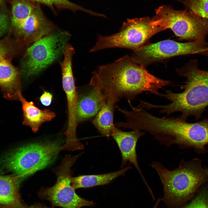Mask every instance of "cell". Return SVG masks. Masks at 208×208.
I'll return each instance as SVG.
<instances>
[{"label": "cell", "mask_w": 208, "mask_h": 208, "mask_svg": "<svg viewBox=\"0 0 208 208\" xmlns=\"http://www.w3.org/2000/svg\"><path fill=\"white\" fill-rule=\"evenodd\" d=\"M92 75V87L100 90L106 101L115 104L123 98L130 102L144 92L160 96L159 89L170 82L152 75L128 55L99 66Z\"/></svg>", "instance_id": "6da1fadb"}, {"label": "cell", "mask_w": 208, "mask_h": 208, "mask_svg": "<svg viewBox=\"0 0 208 208\" xmlns=\"http://www.w3.org/2000/svg\"><path fill=\"white\" fill-rule=\"evenodd\" d=\"M176 71L179 75L186 79L185 84L181 87L184 91L175 93L166 90L165 93L161 94L160 96L171 103L164 105L153 104L152 107L160 109V113H165L167 116L181 112V114L177 117L183 120H186L191 116L198 119L208 106V71L199 68L198 61L195 59L190 60Z\"/></svg>", "instance_id": "7a4b0ae2"}, {"label": "cell", "mask_w": 208, "mask_h": 208, "mask_svg": "<svg viewBox=\"0 0 208 208\" xmlns=\"http://www.w3.org/2000/svg\"><path fill=\"white\" fill-rule=\"evenodd\" d=\"M151 165L163 184L165 201L172 206L180 205L188 200L206 180L205 171L192 163L182 161L172 170L159 162H153Z\"/></svg>", "instance_id": "3957f363"}, {"label": "cell", "mask_w": 208, "mask_h": 208, "mask_svg": "<svg viewBox=\"0 0 208 208\" xmlns=\"http://www.w3.org/2000/svg\"><path fill=\"white\" fill-rule=\"evenodd\" d=\"M62 142L57 140L24 145L6 158L5 166L19 178L28 177L53 163L60 151Z\"/></svg>", "instance_id": "277c9868"}, {"label": "cell", "mask_w": 208, "mask_h": 208, "mask_svg": "<svg viewBox=\"0 0 208 208\" xmlns=\"http://www.w3.org/2000/svg\"><path fill=\"white\" fill-rule=\"evenodd\" d=\"M154 16L127 19L118 32L108 36L98 35L95 44L90 50L93 52L110 48H122L135 51L147 44L150 39L166 29L152 24Z\"/></svg>", "instance_id": "5b68a950"}, {"label": "cell", "mask_w": 208, "mask_h": 208, "mask_svg": "<svg viewBox=\"0 0 208 208\" xmlns=\"http://www.w3.org/2000/svg\"><path fill=\"white\" fill-rule=\"evenodd\" d=\"M153 25L169 29L180 40L206 42L208 35V20L185 10H176L163 5L155 10Z\"/></svg>", "instance_id": "8992f818"}, {"label": "cell", "mask_w": 208, "mask_h": 208, "mask_svg": "<svg viewBox=\"0 0 208 208\" xmlns=\"http://www.w3.org/2000/svg\"><path fill=\"white\" fill-rule=\"evenodd\" d=\"M70 37L68 32L58 31L32 44L21 62L24 77L27 78L37 75L52 63L63 53Z\"/></svg>", "instance_id": "52a82bcc"}, {"label": "cell", "mask_w": 208, "mask_h": 208, "mask_svg": "<svg viewBox=\"0 0 208 208\" xmlns=\"http://www.w3.org/2000/svg\"><path fill=\"white\" fill-rule=\"evenodd\" d=\"M81 154L73 156L66 155L53 170L57 178L55 184L50 187L42 188L40 191V196L53 206L63 208H81L94 204L92 201L78 196L71 185L72 171L70 168Z\"/></svg>", "instance_id": "ba28073f"}, {"label": "cell", "mask_w": 208, "mask_h": 208, "mask_svg": "<svg viewBox=\"0 0 208 208\" xmlns=\"http://www.w3.org/2000/svg\"><path fill=\"white\" fill-rule=\"evenodd\" d=\"M198 54L208 57V42L182 43L170 40L148 43L134 52L132 59L146 68L151 64L179 55Z\"/></svg>", "instance_id": "9c48e42d"}, {"label": "cell", "mask_w": 208, "mask_h": 208, "mask_svg": "<svg viewBox=\"0 0 208 208\" xmlns=\"http://www.w3.org/2000/svg\"><path fill=\"white\" fill-rule=\"evenodd\" d=\"M40 4L37 3L30 15L14 28L16 33L27 44L51 33L55 26L45 16Z\"/></svg>", "instance_id": "30bf717a"}, {"label": "cell", "mask_w": 208, "mask_h": 208, "mask_svg": "<svg viewBox=\"0 0 208 208\" xmlns=\"http://www.w3.org/2000/svg\"><path fill=\"white\" fill-rule=\"evenodd\" d=\"M63 54L64 59L60 66L62 86L66 96L68 106V123L66 131L69 133L73 134L76 132L78 124L76 121V111L78 95L72 70V59L74 53L71 50L66 49Z\"/></svg>", "instance_id": "8fae6325"}, {"label": "cell", "mask_w": 208, "mask_h": 208, "mask_svg": "<svg viewBox=\"0 0 208 208\" xmlns=\"http://www.w3.org/2000/svg\"><path fill=\"white\" fill-rule=\"evenodd\" d=\"M142 131L134 130L129 132L121 131L115 126L112 130L111 136L117 144L121 152L122 161L121 168H123L129 161L135 167L147 187L148 186L139 165L136 151L138 140L144 135Z\"/></svg>", "instance_id": "7c38bea8"}, {"label": "cell", "mask_w": 208, "mask_h": 208, "mask_svg": "<svg viewBox=\"0 0 208 208\" xmlns=\"http://www.w3.org/2000/svg\"><path fill=\"white\" fill-rule=\"evenodd\" d=\"M106 99L101 90L95 87L78 95L76 111L77 124L95 117L105 104Z\"/></svg>", "instance_id": "4fadbf2b"}, {"label": "cell", "mask_w": 208, "mask_h": 208, "mask_svg": "<svg viewBox=\"0 0 208 208\" xmlns=\"http://www.w3.org/2000/svg\"><path fill=\"white\" fill-rule=\"evenodd\" d=\"M0 60V88L4 97L12 101L18 100L21 92L20 73L8 60Z\"/></svg>", "instance_id": "5bb4252c"}, {"label": "cell", "mask_w": 208, "mask_h": 208, "mask_svg": "<svg viewBox=\"0 0 208 208\" xmlns=\"http://www.w3.org/2000/svg\"><path fill=\"white\" fill-rule=\"evenodd\" d=\"M18 100L22 105L23 124L29 126L34 133L38 131L43 123L52 120L56 116L54 112L46 109L41 110L36 107L33 102L27 101L21 92L19 94Z\"/></svg>", "instance_id": "9a60e30c"}, {"label": "cell", "mask_w": 208, "mask_h": 208, "mask_svg": "<svg viewBox=\"0 0 208 208\" xmlns=\"http://www.w3.org/2000/svg\"><path fill=\"white\" fill-rule=\"evenodd\" d=\"M19 178L0 175V208H24L19 192Z\"/></svg>", "instance_id": "2e32d148"}, {"label": "cell", "mask_w": 208, "mask_h": 208, "mask_svg": "<svg viewBox=\"0 0 208 208\" xmlns=\"http://www.w3.org/2000/svg\"><path fill=\"white\" fill-rule=\"evenodd\" d=\"M131 167L130 166L118 171L106 174L80 175L71 178L72 187L75 190L79 188H87L107 184L120 176L123 175Z\"/></svg>", "instance_id": "e0dca14e"}, {"label": "cell", "mask_w": 208, "mask_h": 208, "mask_svg": "<svg viewBox=\"0 0 208 208\" xmlns=\"http://www.w3.org/2000/svg\"><path fill=\"white\" fill-rule=\"evenodd\" d=\"M115 104L110 101H106L92 122L98 131L107 137L111 136L112 130L115 126L114 113Z\"/></svg>", "instance_id": "ac0fdd59"}, {"label": "cell", "mask_w": 208, "mask_h": 208, "mask_svg": "<svg viewBox=\"0 0 208 208\" xmlns=\"http://www.w3.org/2000/svg\"><path fill=\"white\" fill-rule=\"evenodd\" d=\"M37 3L31 0H11L12 25L14 28L30 15Z\"/></svg>", "instance_id": "d6986e66"}, {"label": "cell", "mask_w": 208, "mask_h": 208, "mask_svg": "<svg viewBox=\"0 0 208 208\" xmlns=\"http://www.w3.org/2000/svg\"><path fill=\"white\" fill-rule=\"evenodd\" d=\"M39 4L47 6L49 7L55 14H57L56 9L58 10L68 9L74 12L77 11H81L92 15L97 16L98 13L90 10L85 9L82 7L70 2L68 0H31Z\"/></svg>", "instance_id": "ffe728a7"}, {"label": "cell", "mask_w": 208, "mask_h": 208, "mask_svg": "<svg viewBox=\"0 0 208 208\" xmlns=\"http://www.w3.org/2000/svg\"><path fill=\"white\" fill-rule=\"evenodd\" d=\"M185 5L186 10L208 20V0H180Z\"/></svg>", "instance_id": "44dd1931"}, {"label": "cell", "mask_w": 208, "mask_h": 208, "mask_svg": "<svg viewBox=\"0 0 208 208\" xmlns=\"http://www.w3.org/2000/svg\"><path fill=\"white\" fill-rule=\"evenodd\" d=\"M182 208H208V191L203 190Z\"/></svg>", "instance_id": "7402d4cb"}, {"label": "cell", "mask_w": 208, "mask_h": 208, "mask_svg": "<svg viewBox=\"0 0 208 208\" xmlns=\"http://www.w3.org/2000/svg\"><path fill=\"white\" fill-rule=\"evenodd\" d=\"M9 27L10 22L8 16L0 11V37L7 32Z\"/></svg>", "instance_id": "603a6c76"}, {"label": "cell", "mask_w": 208, "mask_h": 208, "mask_svg": "<svg viewBox=\"0 0 208 208\" xmlns=\"http://www.w3.org/2000/svg\"><path fill=\"white\" fill-rule=\"evenodd\" d=\"M53 98L52 94L50 92L44 91L40 98V100L42 105L48 106L51 104Z\"/></svg>", "instance_id": "cb8c5ba5"}, {"label": "cell", "mask_w": 208, "mask_h": 208, "mask_svg": "<svg viewBox=\"0 0 208 208\" xmlns=\"http://www.w3.org/2000/svg\"><path fill=\"white\" fill-rule=\"evenodd\" d=\"M9 51L8 48L5 44V42L0 43V60L8 53Z\"/></svg>", "instance_id": "d4e9b609"}, {"label": "cell", "mask_w": 208, "mask_h": 208, "mask_svg": "<svg viewBox=\"0 0 208 208\" xmlns=\"http://www.w3.org/2000/svg\"><path fill=\"white\" fill-rule=\"evenodd\" d=\"M24 208H43L42 207L38 205H33L30 206L24 205Z\"/></svg>", "instance_id": "484cf974"}, {"label": "cell", "mask_w": 208, "mask_h": 208, "mask_svg": "<svg viewBox=\"0 0 208 208\" xmlns=\"http://www.w3.org/2000/svg\"><path fill=\"white\" fill-rule=\"evenodd\" d=\"M205 172L206 175L208 177V169H206Z\"/></svg>", "instance_id": "4316f807"}, {"label": "cell", "mask_w": 208, "mask_h": 208, "mask_svg": "<svg viewBox=\"0 0 208 208\" xmlns=\"http://www.w3.org/2000/svg\"><path fill=\"white\" fill-rule=\"evenodd\" d=\"M2 0H0V3L1 2Z\"/></svg>", "instance_id": "83f0119b"}, {"label": "cell", "mask_w": 208, "mask_h": 208, "mask_svg": "<svg viewBox=\"0 0 208 208\" xmlns=\"http://www.w3.org/2000/svg\"><path fill=\"white\" fill-rule=\"evenodd\" d=\"M45 208H49V207H45Z\"/></svg>", "instance_id": "f1b7e54d"}]
</instances>
